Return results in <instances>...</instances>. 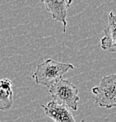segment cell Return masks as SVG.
<instances>
[{
  "label": "cell",
  "instance_id": "1",
  "mask_svg": "<svg viewBox=\"0 0 116 122\" xmlns=\"http://www.w3.org/2000/svg\"><path fill=\"white\" fill-rule=\"evenodd\" d=\"M74 66L71 63L59 62L53 59H47L37 64L32 78L35 83L50 88L56 82L63 79V76L69 70H73Z\"/></svg>",
  "mask_w": 116,
  "mask_h": 122
},
{
  "label": "cell",
  "instance_id": "2",
  "mask_svg": "<svg viewBox=\"0 0 116 122\" xmlns=\"http://www.w3.org/2000/svg\"><path fill=\"white\" fill-rule=\"evenodd\" d=\"M96 104L107 109L116 107V73L104 76L100 84L91 89Z\"/></svg>",
  "mask_w": 116,
  "mask_h": 122
},
{
  "label": "cell",
  "instance_id": "3",
  "mask_svg": "<svg viewBox=\"0 0 116 122\" xmlns=\"http://www.w3.org/2000/svg\"><path fill=\"white\" fill-rule=\"evenodd\" d=\"M53 101L77 111L80 97L78 89L72 82L62 79L49 88Z\"/></svg>",
  "mask_w": 116,
  "mask_h": 122
},
{
  "label": "cell",
  "instance_id": "4",
  "mask_svg": "<svg viewBox=\"0 0 116 122\" xmlns=\"http://www.w3.org/2000/svg\"><path fill=\"white\" fill-rule=\"evenodd\" d=\"M45 10L51 14L55 21L62 22L63 25V33L66 32L67 27V16L68 9L72 4V0H63V1H46L43 0Z\"/></svg>",
  "mask_w": 116,
  "mask_h": 122
},
{
  "label": "cell",
  "instance_id": "5",
  "mask_svg": "<svg viewBox=\"0 0 116 122\" xmlns=\"http://www.w3.org/2000/svg\"><path fill=\"white\" fill-rule=\"evenodd\" d=\"M41 107L44 109V113L55 122H76L69 108L64 105L52 100L46 105L42 104Z\"/></svg>",
  "mask_w": 116,
  "mask_h": 122
},
{
  "label": "cell",
  "instance_id": "6",
  "mask_svg": "<svg viewBox=\"0 0 116 122\" xmlns=\"http://www.w3.org/2000/svg\"><path fill=\"white\" fill-rule=\"evenodd\" d=\"M104 36L100 39L103 50L116 53V14L110 12L108 14V25L103 30Z\"/></svg>",
  "mask_w": 116,
  "mask_h": 122
},
{
  "label": "cell",
  "instance_id": "7",
  "mask_svg": "<svg viewBox=\"0 0 116 122\" xmlns=\"http://www.w3.org/2000/svg\"><path fill=\"white\" fill-rule=\"evenodd\" d=\"M13 104L12 89H4L0 88V111L6 112L11 109Z\"/></svg>",
  "mask_w": 116,
  "mask_h": 122
},
{
  "label": "cell",
  "instance_id": "8",
  "mask_svg": "<svg viewBox=\"0 0 116 122\" xmlns=\"http://www.w3.org/2000/svg\"><path fill=\"white\" fill-rule=\"evenodd\" d=\"M81 122H85V120H82Z\"/></svg>",
  "mask_w": 116,
  "mask_h": 122
}]
</instances>
